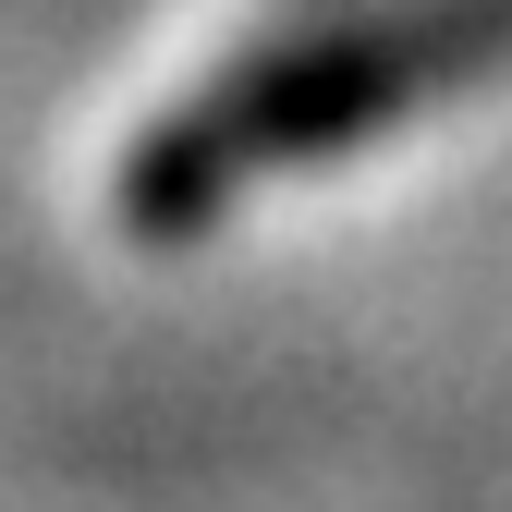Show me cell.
Returning <instances> with one entry per match:
<instances>
[{"label":"cell","instance_id":"6da1fadb","mask_svg":"<svg viewBox=\"0 0 512 512\" xmlns=\"http://www.w3.org/2000/svg\"><path fill=\"white\" fill-rule=\"evenodd\" d=\"M244 13L256 25H232V49L208 37L110 147L98 196L122 232H208L244 183L305 159L330 171L391 135L403 98H452L512 61V0H244Z\"/></svg>","mask_w":512,"mask_h":512}]
</instances>
